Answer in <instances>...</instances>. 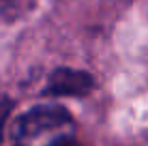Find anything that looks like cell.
Here are the masks:
<instances>
[{"label": "cell", "instance_id": "obj_1", "mask_svg": "<svg viewBox=\"0 0 148 146\" xmlns=\"http://www.w3.org/2000/svg\"><path fill=\"white\" fill-rule=\"evenodd\" d=\"M75 123L69 110L58 103H43L24 112L13 125L15 146H62L73 142Z\"/></svg>", "mask_w": 148, "mask_h": 146}, {"label": "cell", "instance_id": "obj_2", "mask_svg": "<svg viewBox=\"0 0 148 146\" xmlns=\"http://www.w3.org/2000/svg\"><path fill=\"white\" fill-rule=\"evenodd\" d=\"M95 90V77L86 71L56 69L43 93L49 97H86Z\"/></svg>", "mask_w": 148, "mask_h": 146}, {"label": "cell", "instance_id": "obj_3", "mask_svg": "<svg viewBox=\"0 0 148 146\" xmlns=\"http://www.w3.org/2000/svg\"><path fill=\"white\" fill-rule=\"evenodd\" d=\"M62 146H75V142H69V144H62Z\"/></svg>", "mask_w": 148, "mask_h": 146}]
</instances>
